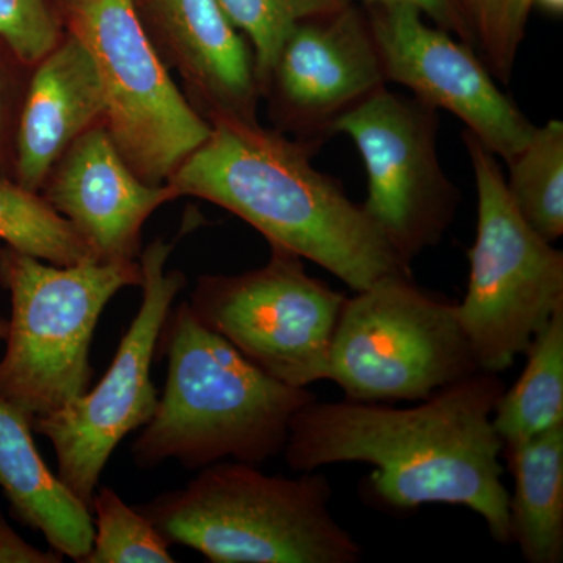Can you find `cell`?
Listing matches in <instances>:
<instances>
[{
    "mask_svg": "<svg viewBox=\"0 0 563 563\" xmlns=\"http://www.w3.org/2000/svg\"><path fill=\"white\" fill-rule=\"evenodd\" d=\"M539 2L542 3L543 7H547L548 10H553L555 13H561L563 10V0H529V3Z\"/></svg>",
    "mask_w": 563,
    "mask_h": 563,
    "instance_id": "f546056e",
    "label": "cell"
},
{
    "mask_svg": "<svg viewBox=\"0 0 563 563\" xmlns=\"http://www.w3.org/2000/svg\"><path fill=\"white\" fill-rule=\"evenodd\" d=\"M209 140L168 180L177 198L222 207L269 246L317 263L351 290L410 274L362 206L310 162L309 147L258 121L211 120Z\"/></svg>",
    "mask_w": 563,
    "mask_h": 563,
    "instance_id": "7a4b0ae2",
    "label": "cell"
},
{
    "mask_svg": "<svg viewBox=\"0 0 563 563\" xmlns=\"http://www.w3.org/2000/svg\"><path fill=\"white\" fill-rule=\"evenodd\" d=\"M40 195L90 244L101 262H133L155 210L177 199L168 184H146L129 168L102 124L74 141Z\"/></svg>",
    "mask_w": 563,
    "mask_h": 563,
    "instance_id": "5bb4252c",
    "label": "cell"
},
{
    "mask_svg": "<svg viewBox=\"0 0 563 563\" xmlns=\"http://www.w3.org/2000/svg\"><path fill=\"white\" fill-rule=\"evenodd\" d=\"M365 163L363 210L407 266L440 242L455 210V190L435 150V110L380 88L332 124Z\"/></svg>",
    "mask_w": 563,
    "mask_h": 563,
    "instance_id": "8fae6325",
    "label": "cell"
},
{
    "mask_svg": "<svg viewBox=\"0 0 563 563\" xmlns=\"http://www.w3.org/2000/svg\"><path fill=\"white\" fill-rule=\"evenodd\" d=\"M0 242L58 266L96 258L90 244L40 192L27 190L3 174H0Z\"/></svg>",
    "mask_w": 563,
    "mask_h": 563,
    "instance_id": "44dd1931",
    "label": "cell"
},
{
    "mask_svg": "<svg viewBox=\"0 0 563 563\" xmlns=\"http://www.w3.org/2000/svg\"><path fill=\"white\" fill-rule=\"evenodd\" d=\"M488 69L507 81L517 47L509 32V0H459Z\"/></svg>",
    "mask_w": 563,
    "mask_h": 563,
    "instance_id": "d4e9b609",
    "label": "cell"
},
{
    "mask_svg": "<svg viewBox=\"0 0 563 563\" xmlns=\"http://www.w3.org/2000/svg\"><path fill=\"white\" fill-rule=\"evenodd\" d=\"M95 539L81 563H174L172 544L117 492L99 484L90 506Z\"/></svg>",
    "mask_w": 563,
    "mask_h": 563,
    "instance_id": "603a6c76",
    "label": "cell"
},
{
    "mask_svg": "<svg viewBox=\"0 0 563 563\" xmlns=\"http://www.w3.org/2000/svg\"><path fill=\"white\" fill-rule=\"evenodd\" d=\"M385 80L368 18L352 3L291 32L265 95L273 92L285 121L332 129L336 118L384 88Z\"/></svg>",
    "mask_w": 563,
    "mask_h": 563,
    "instance_id": "4fadbf2b",
    "label": "cell"
},
{
    "mask_svg": "<svg viewBox=\"0 0 563 563\" xmlns=\"http://www.w3.org/2000/svg\"><path fill=\"white\" fill-rule=\"evenodd\" d=\"M62 14L98 68L114 147L141 180L168 184L209 140L210 122L174 84L133 0H63Z\"/></svg>",
    "mask_w": 563,
    "mask_h": 563,
    "instance_id": "ba28073f",
    "label": "cell"
},
{
    "mask_svg": "<svg viewBox=\"0 0 563 563\" xmlns=\"http://www.w3.org/2000/svg\"><path fill=\"white\" fill-rule=\"evenodd\" d=\"M65 558L54 550H40L14 531L0 514V563H62Z\"/></svg>",
    "mask_w": 563,
    "mask_h": 563,
    "instance_id": "4316f807",
    "label": "cell"
},
{
    "mask_svg": "<svg viewBox=\"0 0 563 563\" xmlns=\"http://www.w3.org/2000/svg\"><path fill=\"white\" fill-rule=\"evenodd\" d=\"M514 476L512 543L529 563L563 561V426L504 448Z\"/></svg>",
    "mask_w": 563,
    "mask_h": 563,
    "instance_id": "ac0fdd59",
    "label": "cell"
},
{
    "mask_svg": "<svg viewBox=\"0 0 563 563\" xmlns=\"http://www.w3.org/2000/svg\"><path fill=\"white\" fill-rule=\"evenodd\" d=\"M60 16L49 0H0V44L33 68L65 36Z\"/></svg>",
    "mask_w": 563,
    "mask_h": 563,
    "instance_id": "cb8c5ba5",
    "label": "cell"
},
{
    "mask_svg": "<svg viewBox=\"0 0 563 563\" xmlns=\"http://www.w3.org/2000/svg\"><path fill=\"white\" fill-rule=\"evenodd\" d=\"M222 10L251 41L255 77L262 95L285 41L302 22L339 13L354 0H220Z\"/></svg>",
    "mask_w": 563,
    "mask_h": 563,
    "instance_id": "7402d4cb",
    "label": "cell"
},
{
    "mask_svg": "<svg viewBox=\"0 0 563 563\" xmlns=\"http://www.w3.org/2000/svg\"><path fill=\"white\" fill-rule=\"evenodd\" d=\"M362 2L369 9L390 5L413 7L420 11L422 16L431 18L437 27L443 29L448 33H454L473 49L477 47L472 27L463 14L459 0H362Z\"/></svg>",
    "mask_w": 563,
    "mask_h": 563,
    "instance_id": "484cf974",
    "label": "cell"
},
{
    "mask_svg": "<svg viewBox=\"0 0 563 563\" xmlns=\"http://www.w3.org/2000/svg\"><path fill=\"white\" fill-rule=\"evenodd\" d=\"M174 246L157 239L141 251L143 299L101 383L33 420V431L46 437L57 455L58 479L88 509L113 451L157 409L152 363L166 318L187 285L184 273L168 269Z\"/></svg>",
    "mask_w": 563,
    "mask_h": 563,
    "instance_id": "9c48e42d",
    "label": "cell"
},
{
    "mask_svg": "<svg viewBox=\"0 0 563 563\" xmlns=\"http://www.w3.org/2000/svg\"><path fill=\"white\" fill-rule=\"evenodd\" d=\"M9 321L0 318V340ZM0 488L18 521L63 558L84 562L95 539L90 509L58 479L33 440V422L0 398Z\"/></svg>",
    "mask_w": 563,
    "mask_h": 563,
    "instance_id": "e0dca14e",
    "label": "cell"
},
{
    "mask_svg": "<svg viewBox=\"0 0 563 563\" xmlns=\"http://www.w3.org/2000/svg\"><path fill=\"white\" fill-rule=\"evenodd\" d=\"M528 362L493 413L504 448L517 446L563 426V307L533 336Z\"/></svg>",
    "mask_w": 563,
    "mask_h": 563,
    "instance_id": "d6986e66",
    "label": "cell"
},
{
    "mask_svg": "<svg viewBox=\"0 0 563 563\" xmlns=\"http://www.w3.org/2000/svg\"><path fill=\"white\" fill-rule=\"evenodd\" d=\"M509 165L507 191L526 222L547 242L563 233V124L537 128Z\"/></svg>",
    "mask_w": 563,
    "mask_h": 563,
    "instance_id": "ffe728a7",
    "label": "cell"
},
{
    "mask_svg": "<svg viewBox=\"0 0 563 563\" xmlns=\"http://www.w3.org/2000/svg\"><path fill=\"white\" fill-rule=\"evenodd\" d=\"M331 499L321 473L291 479L217 462L139 510L169 544L213 563L361 562V544L333 517Z\"/></svg>",
    "mask_w": 563,
    "mask_h": 563,
    "instance_id": "277c9868",
    "label": "cell"
},
{
    "mask_svg": "<svg viewBox=\"0 0 563 563\" xmlns=\"http://www.w3.org/2000/svg\"><path fill=\"white\" fill-rule=\"evenodd\" d=\"M504 390L498 374L477 372L409 409L314 399L292 418L282 453L302 473L368 463L369 501L393 512L463 506L483 517L495 542L510 544L504 446L493 426Z\"/></svg>",
    "mask_w": 563,
    "mask_h": 563,
    "instance_id": "6da1fadb",
    "label": "cell"
},
{
    "mask_svg": "<svg viewBox=\"0 0 563 563\" xmlns=\"http://www.w3.org/2000/svg\"><path fill=\"white\" fill-rule=\"evenodd\" d=\"M477 188L476 242L459 321L481 372L499 374L525 354L563 307V254L521 217L496 155L465 132Z\"/></svg>",
    "mask_w": 563,
    "mask_h": 563,
    "instance_id": "8992f818",
    "label": "cell"
},
{
    "mask_svg": "<svg viewBox=\"0 0 563 563\" xmlns=\"http://www.w3.org/2000/svg\"><path fill=\"white\" fill-rule=\"evenodd\" d=\"M346 298L310 276L301 257L272 246L262 268L199 277L188 303L263 373L309 388L329 380V352Z\"/></svg>",
    "mask_w": 563,
    "mask_h": 563,
    "instance_id": "30bf717a",
    "label": "cell"
},
{
    "mask_svg": "<svg viewBox=\"0 0 563 563\" xmlns=\"http://www.w3.org/2000/svg\"><path fill=\"white\" fill-rule=\"evenodd\" d=\"M385 79L409 88L418 101L461 118L496 157L510 163L531 141L536 125L509 96L472 46L431 27L413 7H374L368 18Z\"/></svg>",
    "mask_w": 563,
    "mask_h": 563,
    "instance_id": "7c38bea8",
    "label": "cell"
},
{
    "mask_svg": "<svg viewBox=\"0 0 563 563\" xmlns=\"http://www.w3.org/2000/svg\"><path fill=\"white\" fill-rule=\"evenodd\" d=\"M152 46L207 121H257L262 92L246 41L220 0H133Z\"/></svg>",
    "mask_w": 563,
    "mask_h": 563,
    "instance_id": "9a60e30c",
    "label": "cell"
},
{
    "mask_svg": "<svg viewBox=\"0 0 563 563\" xmlns=\"http://www.w3.org/2000/svg\"><path fill=\"white\" fill-rule=\"evenodd\" d=\"M157 350L168 373L157 409L133 442L141 470L169 461L202 470L225 459L258 465L284 451L292 418L317 399L263 373L188 302L166 318Z\"/></svg>",
    "mask_w": 563,
    "mask_h": 563,
    "instance_id": "3957f363",
    "label": "cell"
},
{
    "mask_svg": "<svg viewBox=\"0 0 563 563\" xmlns=\"http://www.w3.org/2000/svg\"><path fill=\"white\" fill-rule=\"evenodd\" d=\"M481 372L457 303L422 291L410 274L346 298L329 352V380L350 401H424Z\"/></svg>",
    "mask_w": 563,
    "mask_h": 563,
    "instance_id": "52a82bcc",
    "label": "cell"
},
{
    "mask_svg": "<svg viewBox=\"0 0 563 563\" xmlns=\"http://www.w3.org/2000/svg\"><path fill=\"white\" fill-rule=\"evenodd\" d=\"M11 95H13V88H11L10 70L3 62L2 51H0V174L3 176H7V172H9L11 161Z\"/></svg>",
    "mask_w": 563,
    "mask_h": 563,
    "instance_id": "83f0119b",
    "label": "cell"
},
{
    "mask_svg": "<svg viewBox=\"0 0 563 563\" xmlns=\"http://www.w3.org/2000/svg\"><path fill=\"white\" fill-rule=\"evenodd\" d=\"M140 285L136 261L58 266L0 247V287L11 302L0 398L33 422L88 391L99 318L122 288Z\"/></svg>",
    "mask_w": 563,
    "mask_h": 563,
    "instance_id": "5b68a950",
    "label": "cell"
},
{
    "mask_svg": "<svg viewBox=\"0 0 563 563\" xmlns=\"http://www.w3.org/2000/svg\"><path fill=\"white\" fill-rule=\"evenodd\" d=\"M103 92L90 51L66 32L33 66L14 133V180L40 192L55 163L95 125L102 124Z\"/></svg>",
    "mask_w": 563,
    "mask_h": 563,
    "instance_id": "2e32d148",
    "label": "cell"
},
{
    "mask_svg": "<svg viewBox=\"0 0 563 563\" xmlns=\"http://www.w3.org/2000/svg\"><path fill=\"white\" fill-rule=\"evenodd\" d=\"M529 10H531L529 0H509V32L517 49L523 38L525 22Z\"/></svg>",
    "mask_w": 563,
    "mask_h": 563,
    "instance_id": "f1b7e54d",
    "label": "cell"
}]
</instances>
